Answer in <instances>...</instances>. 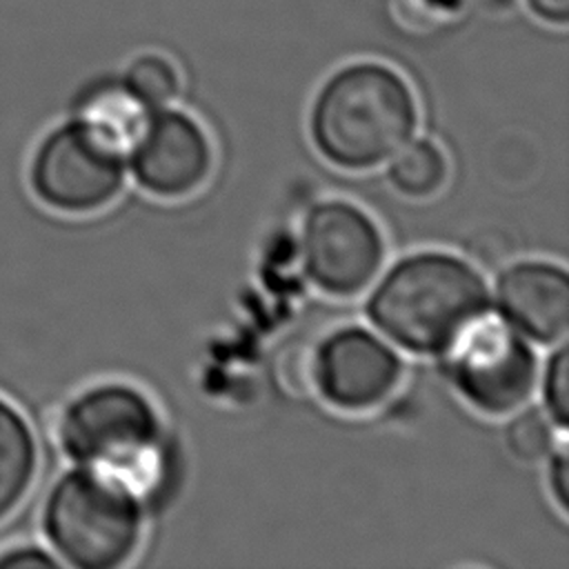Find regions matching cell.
I'll use <instances>...</instances> for the list:
<instances>
[{"instance_id":"obj_1","label":"cell","mask_w":569,"mask_h":569,"mask_svg":"<svg viewBox=\"0 0 569 569\" xmlns=\"http://www.w3.org/2000/svg\"><path fill=\"white\" fill-rule=\"evenodd\" d=\"M367 313L396 345L413 353H447L489 313L482 276L458 256L420 251L396 262L373 289Z\"/></svg>"},{"instance_id":"obj_2","label":"cell","mask_w":569,"mask_h":569,"mask_svg":"<svg viewBox=\"0 0 569 569\" xmlns=\"http://www.w3.org/2000/svg\"><path fill=\"white\" fill-rule=\"evenodd\" d=\"M416 122V98L405 78L385 64L358 62L320 89L311 111V136L333 164L367 169L398 153Z\"/></svg>"},{"instance_id":"obj_3","label":"cell","mask_w":569,"mask_h":569,"mask_svg":"<svg viewBox=\"0 0 569 569\" xmlns=\"http://www.w3.org/2000/svg\"><path fill=\"white\" fill-rule=\"evenodd\" d=\"M42 529L60 562L80 569H111L131 558L142 516L136 491L109 471L76 467L51 487Z\"/></svg>"},{"instance_id":"obj_4","label":"cell","mask_w":569,"mask_h":569,"mask_svg":"<svg viewBox=\"0 0 569 569\" xmlns=\"http://www.w3.org/2000/svg\"><path fill=\"white\" fill-rule=\"evenodd\" d=\"M58 442L76 465L109 471L138 491L158 469L160 420L138 389L107 382L69 400Z\"/></svg>"},{"instance_id":"obj_5","label":"cell","mask_w":569,"mask_h":569,"mask_svg":"<svg viewBox=\"0 0 569 569\" xmlns=\"http://www.w3.org/2000/svg\"><path fill=\"white\" fill-rule=\"evenodd\" d=\"M124 180V144L76 118L51 129L33 151L29 182L40 202L87 213L116 198Z\"/></svg>"},{"instance_id":"obj_6","label":"cell","mask_w":569,"mask_h":569,"mask_svg":"<svg viewBox=\"0 0 569 569\" xmlns=\"http://www.w3.org/2000/svg\"><path fill=\"white\" fill-rule=\"evenodd\" d=\"M458 391L480 411H516L533 391L538 358L509 322L482 316L447 351Z\"/></svg>"},{"instance_id":"obj_7","label":"cell","mask_w":569,"mask_h":569,"mask_svg":"<svg viewBox=\"0 0 569 569\" xmlns=\"http://www.w3.org/2000/svg\"><path fill=\"white\" fill-rule=\"evenodd\" d=\"M302 258L311 280L327 293L351 296L378 273L385 244L376 222L356 204L325 200L302 227Z\"/></svg>"},{"instance_id":"obj_8","label":"cell","mask_w":569,"mask_h":569,"mask_svg":"<svg viewBox=\"0 0 569 569\" xmlns=\"http://www.w3.org/2000/svg\"><path fill=\"white\" fill-rule=\"evenodd\" d=\"M402 362L365 327H342L313 349V385L322 398L347 411L382 402L398 385Z\"/></svg>"},{"instance_id":"obj_9","label":"cell","mask_w":569,"mask_h":569,"mask_svg":"<svg viewBox=\"0 0 569 569\" xmlns=\"http://www.w3.org/2000/svg\"><path fill=\"white\" fill-rule=\"evenodd\" d=\"M131 169L142 189L178 198L204 182L211 169V144L193 118L158 107L133 138Z\"/></svg>"},{"instance_id":"obj_10","label":"cell","mask_w":569,"mask_h":569,"mask_svg":"<svg viewBox=\"0 0 569 569\" xmlns=\"http://www.w3.org/2000/svg\"><path fill=\"white\" fill-rule=\"evenodd\" d=\"M496 302L502 320L529 340L551 345L567 333L569 278L560 264L525 260L507 267L496 282Z\"/></svg>"},{"instance_id":"obj_11","label":"cell","mask_w":569,"mask_h":569,"mask_svg":"<svg viewBox=\"0 0 569 569\" xmlns=\"http://www.w3.org/2000/svg\"><path fill=\"white\" fill-rule=\"evenodd\" d=\"M38 447L27 418L0 396V520H4L31 487Z\"/></svg>"},{"instance_id":"obj_12","label":"cell","mask_w":569,"mask_h":569,"mask_svg":"<svg viewBox=\"0 0 569 569\" xmlns=\"http://www.w3.org/2000/svg\"><path fill=\"white\" fill-rule=\"evenodd\" d=\"M78 118L127 144L142 124V104L124 87H102L82 98Z\"/></svg>"},{"instance_id":"obj_13","label":"cell","mask_w":569,"mask_h":569,"mask_svg":"<svg viewBox=\"0 0 569 569\" xmlns=\"http://www.w3.org/2000/svg\"><path fill=\"white\" fill-rule=\"evenodd\" d=\"M447 176V160L431 140H416L402 147L389 167L393 187L407 196L425 198L438 191Z\"/></svg>"},{"instance_id":"obj_14","label":"cell","mask_w":569,"mask_h":569,"mask_svg":"<svg viewBox=\"0 0 569 569\" xmlns=\"http://www.w3.org/2000/svg\"><path fill=\"white\" fill-rule=\"evenodd\" d=\"M142 107H164L169 104L180 89V78L176 67L158 56V53H144L136 58L124 76L122 84Z\"/></svg>"},{"instance_id":"obj_15","label":"cell","mask_w":569,"mask_h":569,"mask_svg":"<svg viewBox=\"0 0 569 569\" xmlns=\"http://www.w3.org/2000/svg\"><path fill=\"white\" fill-rule=\"evenodd\" d=\"M551 420L540 409L520 411L507 427V447L520 460H540L551 451Z\"/></svg>"},{"instance_id":"obj_16","label":"cell","mask_w":569,"mask_h":569,"mask_svg":"<svg viewBox=\"0 0 569 569\" xmlns=\"http://www.w3.org/2000/svg\"><path fill=\"white\" fill-rule=\"evenodd\" d=\"M542 393H545V407L556 422L558 429H567V416H569V349L560 345L545 369V382H542Z\"/></svg>"},{"instance_id":"obj_17","label":"cell","mask_w":569,"mask_h":569,"mask_svg":"<svg viewBox=\"0 0 569 569\" xmlns=\"http://www.w3.org/2000/svg\"><path fill=\"white\" fill-rule=\"evenodd\" d=\"M465 0H391L393 16L409 29H431L456 18Z\"/></svg>"},{"instance_id":"obj_18","label":"cell","mask_w":569,"mask_h":569,"mask_svg":"<svg viewBox=\"0 0 569 569\" xmlns=\"http://www.w3.org/2000/svg\"><path fill=\"white\" fill-rule=\"evenodd\" d=\"M278 376L287 389L293 393H305L309 387H313V349L302 345L289 347L280 356Z\"/></svg>"},{"instance_id":"obj_19","label":"cell","mask_w":569,"mask_h":569,"mask_svg":"<svg viewBox=\"0 0 569 569\" xmlns=\"http://www.w3.org/2000/svg\"><path fill=\"white\" fill-rule=\"evenodd\" d=\"M62 562L36 545H18L0 553V569H58Z\"/></svg>"},{"instance_id":"obj_20","label":"cell","mask_w":569,"mask_h":569,"mask_svg":"<svg viewBox=\"0 0 569 569\" xmlns=\"http://www.w3.org/2000/svg\"><path fill=\"white\" fill-rule=\"evenodd\" d=\"M549 487L562 511L569 507V458L565 442L551 453L549 460Z\"/></svg>"},{"instance_id":"obj_21","label":"cell","mask_w":569,"mask_h":569,"mask_svg":"<svg viewBox=\"0 0 569 569\" xmlns=\"http://www.w3.org/2000/svg\"><path fill=\"white\" fill-rule=\"evenodd\" d=\"M529 7L549 22H567L569 16V0H529Z\"/></svg>"}]
</instances>
